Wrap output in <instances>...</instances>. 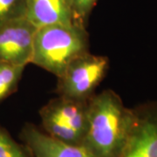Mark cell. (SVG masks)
<instances>
[{"mask_svg": "<svg viewBox=\"0 0 157 157\" xmlns=\"http://www.w3.org/2000/svg\"><path fill=\"white\" fill-rule=\"evenodd\" d=\"M134 121V108L126 107L114 92L105 90L89 100L82 146L94 157H121Z\"/></svg>", "mask_w": 157, "mask_h": 157, "instance_id": "obj_1", "label": "cell"}, {"mask_svg": "<svg viewBox=\"0 0 157 157\" xmlns=\"http://www.w3.org/2000/svg\"><path fill=\"white\" fill-rule=\"evenodd\" d=\"M88 34L78 25H51L37 28L31 64L60 77L68 65L88 52Z\"/></svg>", "mask_w": 157, "mask_h": 157, "instance_id": "obj_2", "label": "cell"}, {"mask_svg": "<svg viewBox=\"0 0 157 157\" xmlns=\"http://www.w3.org/2000/svg\"><path fill=\"white\" fill-rule=\"evenodd\" d=\"M88 101L59 96L39 111L43 131L57 140L82 145L88 124Z\"/></svg>", "mask_w": 157, "mask_h": 157, "instance_id": "obj_3", "label": "cell"}, {"mask_svg": "<svg viewBox=\"0 0 157 157\" xmlns=\"http://www.w3.org/2000/svg\"><path fill=\"white\" fill-rule=\"evenodd\" d=\"M109 62L107 57L89 52L71 62L60 77L57 89L59 96L77 101H88L105 77Z\"/></svg>", "mask_w": 157, "mask_h": 157, "instance_id": "obj_4", "label": "cell"}, {"mask_svg": "<svg viewBox=\"0 0 157 157\" xmlns=\"http://www.w3.org/2000/svg\"><path fill=\"white\" fill-rule=\"evenodd\" d=\"M36 30L25 17L0 24V63L30 64Z\"/></svg>", "mask_w": 157, "mask_h": 157, "instance_id": "obj_5", "label": "cell"}, {"mask_svg": "<svg viewBox=\"0 0 157 157\" xmlns=\"http://www.w3.org/2000/svg\"><path fill=\"white\" fill-rule=\"evenodd\" d=\"M134 111L135 121L121 157H157V102Z\"/></svg>", "mask_w": 157, "mask_h": 157, "instance_id": "obj_6", "label": "cell"}, {"mask_svg": "<svg viewBox=\"0 0 157 157\" xmlns=\"http://www.w3.org/2000/svg\"><path fill=\"white\" fill-rule=\"evenodd\" d=\"M20 139L31 157H94L82 145L57 140L33 124L24 126Z\"/></svg>", "mask_w": 157, "mask_h": 157, "instance_id": "obj_7", "label": "cell"}, {"mask_svg": "<svg viewBox=\"0 0 157 157\" xmlns=\"http://www.w3.org/2000/svg\"><path fill=\"white\" fill-rule=\"evenodd\" d=\"M25 17L36 28L75 24L72 0H27Z\"/></svg>", "mask_w": 157, "mask_h": 157, "instance_id": "obj_8", "label": "cell"}, {"mask_svg": "<svg viewBox=\"0 0 157 157\" xmlns=\"http://www.w3.org/2000/svg\"><path fill=\"white\" fill-rule=\"evenodd\" d=\"M25 67V66L0 63V101L16 90Z\"/></svg>", "mask_w": 157, "mask_h": 157, "instance_id": "obj_9", "label": "cell"}, {"mask_svg": "<svg viewBox=\"0 0 157 157\" xmlns=\"http://www.w3.org/2000/svg\"><path fill=\"white\" fill-rule=\"evenodd\" d=\"M0 157H31L24 146L12 139L10 134L0 126Z\"/></svg>", "mask_w": 157, "mask_h": 157, "instance_id": "obj_10", "label": "cell"}, {"mask_svg": "<svg viewBox=\"0 0 157 157\" xmlns=\"http://www.w3.org/2000/svg\"><path fill=\"white\" fill-rule=\"evenodd\" d=\"M27 0H0V24L25 17Z\"/></svg>", "mask_w": 157, "mask_h": 157, "instance_id": "obj_11", "label": "cell"}, {"mask_svg": "<svg viewBox=\"0 0 157 157\" xmlns=\"http://www.w3.org/2000/svg\"><path fill=\"white\" fill-rule=\"evenodd\" d=\"M75 24L86 27L98 0H72Z\"/></svg>", "mask_w": 157, "mask_h": 157, "instance_id": "obj_12", "label": "cell"}]
</instances>
